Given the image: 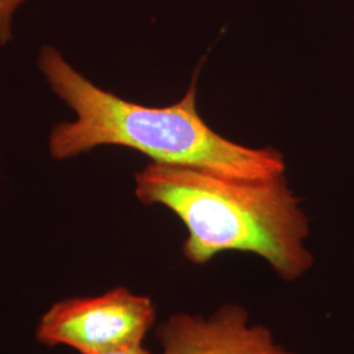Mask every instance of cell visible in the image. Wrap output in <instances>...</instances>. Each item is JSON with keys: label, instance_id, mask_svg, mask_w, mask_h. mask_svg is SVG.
<instances>
[{"label": "cell", "instance_id": "obj_1", "mask_svg": "<svg viewBox=\"0 0 354 354\" xmlns=\"http://www.w3.org/2000/svg\"><path fill=\"white\" fill-rule=\"evenodd\" d=\"M38 70L74 118L55 124L48 150L68 160L102 146L140 152L153 163L184 165L218 175L264 180L283 175L286 165L273 149H251L218 134L197 111V76L180 102L147 106L96 86L53 45L39 48Z\"/></svg>", "mask_w": 354, "mask_h": 354}, {"label": "cell", "instance_id": "obj_2", "mask_svg": "<svg viewBox=\"0 0 354 354\" xmlns=\"http://www.w3.org/2000/svg\"><path fill=\"white\" fill-rule=\"evenodd\" d=\"M136 196L146 206H165L183 222L188 231L183 253L194 266L219 253H254L286 282L302 279L314 266L304 245L308 218L285 175L241 180L151 162L136 175Z\"/></svg>", "mask_w": 354, "mask_h": 354}, {"label": "cell", "instance_id": "obj_3", "mask_svg": "<svg viewBox=\"0 0 354 354\" xmlns=\"http://www.w3.org/2000/svg\"><path fill=\"white\" fill-rule=\"evenodd\" d=\"M156 320L151 299L127 288L53 304L36 329L38 342L80 354H104L140 345Z\"/></svg>", "mask_w": 354, "mask_h": 354}, {"label": "cell", "instance_id": "obj_4", "mask_svg": "<svg viewBox=\"0 0 354 354\" xmlns=\"http://www.w3.org/2000/svg\"><path fill=\"white\" fill-rule=\"evenodd\" d=\"M162 354H299L276 342L270 329L251 324L248 311L223 304L209 317L175 313L159 324Z\"/></svg>", "mask_w": 354, "mask_h": 354}, {"label": "cell", "instance_id": "obj_5", "mask_svg": "<svg viewBox=\"0 0 354 354\" xmlns=\"http://www.w3.org/2000/svg\"><path fill=\"white\" fill-rule=\"evenodd\" d=\"M28 0H0V46H7L13 39V21L16 12Z\"/></svg>", "mask_w": 354, "mask_h": 354}, {"label": "cell", "instance_id": "obj_6", "mask_svg": "<svg viewBox=\"0 0 354 354\" xmlns=\"http://www.w3.org/2000/svg\"><path fill=\"white\" fill-rule=\"evenodd\" d=\"M104 354H151L142 344L140 345H134V346H127V348H122L118 351H113L109 353Z\"/></svg>", "mask_w": 354, "mask_h": 354}]
</instances>
